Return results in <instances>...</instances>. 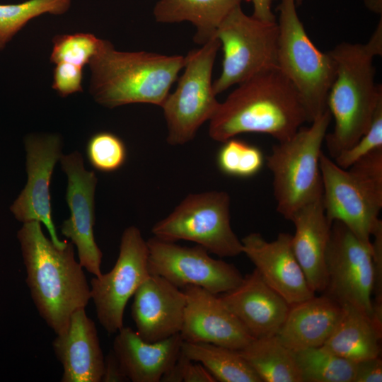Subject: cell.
Segmentation results:
<instances>
[{"label": "cell", "mask_w": 382, "mask_h": 382, "mask_svg": "<svg viewBox=\"0 0 382 382\" xmlns=\"http://www.w3.org/2000/svg\"><path fill=\"white\" fill-rule=\"evenodd\" d=\"M26 283L41 318L56 335L66 330L71 314L86 308L91 290L83 267L74 257V244L57 247L44 234L41 223H23L18 232Z\"/></svg>", "instance_id": "3"}, {"label": "cell", "mask_w": 382, "mask_h": 382, "mask_svg": "<svg viewBox=\"0 0 382 382\" xmlns=\"http://www.w3.org/2000/svg\"><path fill=\"white\" fill-rule=\"evenodd\" d=\"M83 67L69 64L59 63L54 71L52 88L62 97L81 92Z\"/></svg>", "instance_id": "34"}, {"label": "cell", "mask_w": 382, "mask_h": 382, "mask_svg": "<svg viewBox=\"0 0 382 382\" xmlns=\"http://www.w3.org/2000/svg\"><path fill=\"white\" fill-rule=\"evenodd\" d=\"M366 8L371 12L381 16L382 0H363Z\"/></svg>", "instance_id": "39"}, {"label": "cell", "mask_w": 382, "mask_h": 382, "mask_svg": "<svg viewBox=\"0 0 382 382\" xmlns=\"http://www.w3.org/2000/svg\"><path fill=\"white\" fill-rule=\"evenodd\" d=\"M71 0H28L16 4H0V50L28 21L43 14L62 15Z\"/></svg>", "instance_id": "29"}, {"label": "cell", "mask_w": 382, "mask_h": 382, "mask_svg": "<svg viewBox=\"0 0 382 382\" xmlns=\"http://www.w3.org/2000/svg\"><path fill=\"white\" fill-rule=\"evenodd\" d=\"M302 382H353L355 362L323 345L294 352Z\"/></svg>", "instance_id": "28"}, {"label": "cell", "mask_w": 382, "mask_h": 382, "mask_svg": "<svg viewBox=\"0 0 382 382\" xmlns=\"http://www.w3.org/2000/svg\"><path fill=\"white\" fill-rule=\"evenodd\" d=\"M214 36L223 51L221 73L213 82L216 95L277 67V21L267 22L248 16L239 6L224 18Z\"/></svg>", "instance_id": "10"}, {"label": "cell", "mask_w": 382, "mask_h": 382, "mask_svg": "<svg viewBox=\"0 0 382 382\" xmlns=\"http://www.w3.org/2000/svg\"><path fill=\"white\" fill-rule=\"evenodd\" d=\"M149 248L140 230L131 226L122 233L120 252L112 269L91 280V299L97 318L109 334L123 327L125 306L149 277Z\"/></svg>", "instance_id": "11"}, {"label": "cell", "mask_w": 382, "mask_h": 382, "mask_svg": "<svg viewBox=\"0 0 382 382\" xmlns=\"http://www.w3.org/2000/svg\"><path fill=\"white\" fill-rule=\"evenodd\" d=\"M102 41L86 33L57 35L52 40L50 61L56 64L64 62L83 67L97 54Z\"/></svg>", "instance_id": "31"}, {"label": "cell", "mask_w": 382, "mask_h": 382, "mask_svg": "<svg viewBox=\"0 0 382 382\" xmlns=\"http://www.w3.org/2000/svg\"><path fill=\"white\" fill-rule=\"evenodd\" d=\"M291 239L292 235L280 233L275 240L268 241L260 233H251L241 240L243 253L263 280L290 306L316 294L294 253Z\"/></svg>", "instance_id": "17"}, {"label": "cell", "mask_w": 382, "mask_h": 382, "mask_svg": "<svg viewBox=\"0 0 382 382\" xmlns=\"http://www.w3.org/2000/svg\"><path fill=\"white\" fill-rule=\"evenodd\" d=\"M133 296L132 318L144 340L154 342L180 333L186 305L183 289L150 274Z\"/></svg>", "instance_id": "18"}, {"label": "cell", "mask_w": 382, "mask_h": 382, "mask_svg": "<svg viewBox=\"0 0 382 382\" xmlns=\"http://www.w3.org/2000/svg\"><path fill=\"white\" fill-rule=\"evenodd\" d=\"M382 148V102L374 114L368 131L349 149L342 152L334 161L344 169L369 153Z\"/></svg>", "instance_id": "33"}, {"label": "cell", "mask_w": 382, "mask_h": 382, "mask_svg": "<svg viewBox=\"0 0 382 382\" xmlns=\"http://www.w3.org/2000/svg\"><path fill=\"white\" fill-rule=\"evenodd\" d=\"M327 284L323 294L372 318L374 266L371 247L342 222L331 224L325 254Z\"/></svg>", "instance_id": "12"}, {"label": "cell", "mask_w": 382, "mask_h": 382, "mask_svg": "<svg viewBox=\"0 0 382 382\" xmlns=\"http://www.w3.org/2000/svg\"><path fill=\"white\" fill-rule=\"evenodd\" d=\"M342 306L329 296L316 294L291 305L275 336L294 352L324 345L335 329Z\"/></svg>", "instance_id": "23"}, {"label": "cell", "mask_w": 382, "mask_h": 382, "mask_svg": "<svg viewBox=\"0 0 382 382\" xmlns=\"http://www.w3.org/2000/svg\"><path fill=\"white\" fill-rule=\"evenodd\" d=\"M181 351L203 365L216 381L262 382L238 350L211 343L183 341Z\"/></svg>", "instance_id": "27"}, {"label": "cell", "mask_w": 382, "mask_h": 382, "mask_svg": "<svg viewBox=\"0 0 382 382\" xmlns=\"http://www.w3.org/2000/svg\"><path fill=\"white\" fill-rule=\"evenodd\" d=\"M342 306L340 318L323 346L354 362L380 357L382 332L357 308L349 304Z\"/></svg>", "instance_id": "25"}, {"label": "cell", "mask_w": 382, "mask_h": 382, "mask_svg": "<svg viewBox=\"0 0 382 382\" xmlns=\"http://www.w3.org/2000/svg\"><path fill=\"white\" fill-rule=\"evenodd\" d=\"M322 202L328 221L344 224L364 245L382 224V149L374 150L349 168L340 167L322 153Z\"/></svg>", "instance_id": "5"}, {"label": "cell", "mask_w": 382, "mask_h": 382, "mask_svg": "<svg viewBox=\"0 0 382 382\" xmlns=\"http://www.w3.org/2000/svg\"><path fill=\"white\" fill-rule=\"evenodd\" d=\"M151 232L165 241H192L221 257L243 253L241 240L230 223V197L224 191L187 195L168 216L154 225Z\"/></svg>", "instance_id": "9"}, {"label": "cell", "mask_w": 382, "mask_h": 382, "mask_svg": "<svg viewBox=\"0 0 382 382\" xmlns=\"http://www.w3.org/2000/svg\"><path fill=\"white\" fill-rule=\"evenodd\" d=\"M219 48L221 43L214 36L185 56L184 71L177 87L161 105L169 144L183 145L191 141L216 112L220 103L213 89L212 70Z\"/></svg>", "instance_id": "8"}, {"label": "cell", "mask_w": 382, "mask_h": 382, "mask_svg": "<svg viewBox=\"0 0 382 382\" xmlns=\"http://www.w3.org/2000/svg\"><path fill=\"white\" fill-rule=\"evenodd\" d=\"M28 181L10 209L23 223L38 221L59 248L66 241L59 239L52 219L50 183L54 166L62 156V141L56 134L29 135L25 139Z\"/></svg>", "instance_id": "15"}, {"label": "cell", "mask_w": 382, "mask_h": 382, "mask_svg": "<svg viewBox=\"0 0 382 382\" xmlns=\"http://www.w3.org/2000/svg\"><path fill=\"white\" fill-rule=\"evenodd\" d=\"M329 52L335 62L336 74L327 108L335 125L325 141L335 159L368 131L382 102V87L375 83L374 65V57L382 54V23L378 22L367 42H340Z\"/></svg>", "instance_id": "2"}, {"label": "cell", "mask_w": 382, "mask_h": 382, "mask_svg": "<svg viewBox=\"0 0 382 382\" xmlns=\"http://www.w3.org/2000/svg\"><path fill=\"white\" fill-rule=\"evenodd\" d=\"M146 243L149 273L180 289L197 286L219 295L235 288L243 278L233 265L212 257L199 245L181 246L155 236Z\"/></svg>", "instance_id": "13"}, {"label": "cell", "mask_w": 382, "mask_h": 382, "mask_svg": "<svg viewBox=\"0 0 382 382\" xmlns=\"http://www.w3.org/2000/svg\"><path fill=\"white\" fill-rule=\"evenodd\" d=\"M182 289L186 296L180 332L183 341L240 350L254 339L219 295L197 286Z\"/></svg>", "instance_id": "16"}, {"label": "cell", "mask_w": 382, "mask_h": 382, "mask_svg": "<svg viewBox=\"0 0 382 382\" xmlns=\"http://www.w3.org/2000/svg\"><path fill=\"white\" fill-rule=\"evenodd\" d=\"M184 382H216L208 370L200 363L188 359L184 368Z\"/></svg>", "instance_id": "37"}, {"label": "cell", "mask_w": 382, "mask_h": 382, "mask_svg": "<svg viewBox=\"0 0 382 382\" xmlns=\"http://www.w3.org/2000/svg\"><path fill=\"white\" fill-rule=\"evenodd\" d=\"M185 62V56L145 51L123 52L103 40L89 63V91L100 105L163 104Z\"/></svg>", "instance_id": "4"}, {"label": "cell", "mask_w": 382, "mask_h": 382, "mask_svg": "<svg viewBox=\"0 0 382 382\" xmlns=\"http://www.w3.org/2000/svg\"><path fill=\"white\" fill-rule=\"evenodd\" d=\"M238 351L262 382H302L294 352L275 335L254 338Z\"/></svg>", "instance_id": "26"}, {"label": "cell", "mask_w": 382, "mask_h": 382, "mask_svg": "<svg viewBox=\"0 0 382 382\" xmlns=\"http://www.w3.org/2000/svg\"><path fill=\"white\" fill-rule=\"evenodd\" d=\"M244 1L249 0H158L153 13L158 23H191L195 28L194 41L202 45L214 37L224 18Z\"/></svg>", "instance_id": "24"}, {"label": "cell", "mask_w": 382, "mask_h": 382, "mask_svg": "<svg viewBox=\"0 0 382 382\" xmlns=\"http://www.w3.org/2000/svg\"><path fill=\"white\" fill-rule=\"evenodd\" d=\"M295 0H281L277 6V67L296 90L311 122L327 110L336 64L330 54L319 50L309 38Z\"/></svg>", "instance_id": "7"}, {"label": "cell", "mask_w": 382, "mask_h": 382, "mask_svg": "<svg viewBox=\"0 0 382 382\" xmlns=\"http://www.w3.org/2000/svg\"><path fill=\"white\" fill-rule=\"evenodd\" d=\"M117 333L112 350L129 381H161L181 351L180 333L154 342L144 340L130 327L123 326Z\"/></svg>", "instance_id": "22"}, {"label": "cell", "mask_w": 382, "mask_h": 382, "mask_svg": "<svg viewBox=\"0 0 382 382\" xmlns=\"http://www.w3.org/2000/svg\"><path fill=\"white\" fill-rule=\"evenodd\" d=\"M290 221L295 226L291 244L296 260L311 289L323 293L327 284L325 254L332 224L322 197L299 209Z\"/></svg>", "instance_id": "21"}, {"label": "cell", "mask_w": 382, "mask_h": 382, "mask_svg": "<svg viewBox=\"0 0 382 382\" xmlns=\"http://www.w3.org/2000/svg\"><path fill=\"white\" fill-rule=\"evenodd\" d=\"M237 86L209 120V134L213 140L224 142L240 134L255 132L283 141L308 122L296 90L278 67Z\"/></svg>", "instance_id": "1"}, {"label": "cell", "mask_w": 382, "mask_h": 382, "mask_svg": "<svg viewBox=\"0 0 382 382\" xmlns=\"http://www.w3.org/2000/svg\"><path fill=\"white\" fill-rule=\"evenodd\" d=\"M253 4L252 16L259 20L267 22H275L277 18L272 11V6L276 0H249Z\"/></svg>", "instance_id": "38"}, {"label": "cell", "mask_w": 382, "mask_h": 382, "mask_svg": "<svg viewBox=\"0 0 382 382\" xmlns=\"http://www.w3.org/2000/svg\"><path fill=\"white\" fill-rule=\"evenodd\" d=\"M303 0H295L296 6H300L302 3Z\"/></svg>", "instance_id": "40"}, {"label": "cell", "mask_w": 382, "mask_h": 382, "mask_svg": "<svg viewBox=\"0 0 382 382\" xmlns=\"http://www.w3.org/2000/svg\"><path fill=\"white\" fill-rule=\"evenodd\" d=\"M52 347L63 367L62 382H101L105 357L96 324L85 308L71 314L67 328L57 335Z\"/></svg>", "instance_id": "20"}, {"label": "cell", "mask_w": 382, "mask_h": 382, "mask_svg": "<svg viewBox=\"0 0 382 382\" xmlns=\"http://www.w3.org/2000/svg\"><path fill=\"white\" fill-rule=\"evenodd\" d=\"M102 382L129 381L113 350L104 357Z\"/></svg>", "instance_id": "36"}, {"label": "cell", "mask_w": 382, "mask_h": 382, "mask_svg": "<svg viewBox=\"0 0 382 382\" xmlns=\"http://www.w3.org/2000/svg\"><path fill=\"white\" fill-rule=\"evenodd\" d=\"M87 158L91 166L102 172H113L120 168L127 158L123 141L108 132L94 134L86 146Z\"/></svg>", "instance_id": "32"}, {"label": "cell", "mask_w": 382, "mask_h": 382, "mask_svg": "<svg viewBox=\"0 0 382 382\" xmlns=\"http://www.w3.org/2000/svg\"><path fill=\"white\" fill-rule=\"evenodd\" d=\"M59 160L68 178L66 200L70 211L69 218L62 224L61 232L76 246L81 266L94 277H99L102 274L103 253L93 233L97 178L93 171L85 169L78 151L62 155Z\"/></svg>", "instance_id": "14"}, {"label": "cell", "mask_w": 382, "mask_h": 382, "mask_svg": "<svg viewBox=\"0 0 382 382\" xmlns=\"http://www.w3.org/2000/svg\"><path fill=\"white\" fill-rule=\"evenodd\" d=\"M382 361L380 357L364 359L355 362L353 382H381Z\"/></svg>", "instance_id": "35"}, {"label": "cell", "mask_w": 382, "mask_h": 382, "mask_svg": "<svg viewBox=\"0 0 382 382\" xmlns=\"http://www.w3.org/2000/svg\"><path fill=\"white\" fill-rule=\"evenodd\" d=\"M331 120L327 110L309 127L300 128L289 139L278 141L266 158L273 175L277 210L287 220L299 209L322 197L320 160Z\"/></svg>", "instance_id": "6"}, {"label": "cell", "mask_w": 382, "mask_h": 382, "mask_svg": "<svg viewBox=\"0 0 382 382\" xmlns=\"http://www.w3.org/2000/svg\"><path fill=\"white\" fill-rule=\"evenodd\" d=\"M223 143L216 158L218 167L223 173L233 177L249 178L262 168L265 158L257 146L233 138Z\"/></svg>", "instance_id": "30"}, {"label": "cell", "mask_w": 382, "mask_h": 382, "mask_svg": "<svg viewBox=\"0 0 382 382\" xmlns=\"http://www.w3.org/2000/svg\"><path fill=\"white\" fill-rule=\"evenodd\" d=\"M219 296L254 338L275 335L290 307L255 269L235 288Z\"/></svg>", "instance_id": "19"}]
</instances>
